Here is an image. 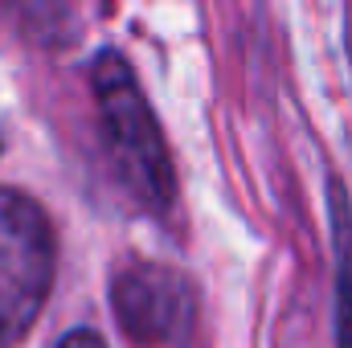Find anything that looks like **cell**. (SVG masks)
I'll list each match as a JSON object with an SVG mask.
<instances>
[{
  "instance_id": "3",
  "label": "cell",
  "mask_w": 352,
  "mask_h": 348,
  "mask_svg": "<svg viewBox=\"0 0 352 348\" xmlns=\"http://www.w3.org/2000/svg\"><path fill=\"white\" fill-rule=\"evenodd\" d=\"M111 303L131 340L164 345L192 316V287L164 262H131L115 274Z\"/></svg>"
},
{
  "instance_id": "4",
  "label": "cell",
  "mask_w": 352,
  "mask_h": 348,
  "mask_svg": "<svg viewBox=\"0 0 352 348\" xmlns=\"http://www.w3.org/2000/svg\"><path fill=\"white\" fill-rule=\"evenodd\" d=\"M58 348H107V345H102L98 332H90V328H74V332H66V336L58 340Z\"/></svg>"
},
{
  "instance_id": "2",
  "label": "cell",
  "mask_w": 352,
  "mask_h": 348,
  "mask_svg": "<svg viewBox=\"0 0 352 348\" xmlns=\"http://www.w3.org/2000/svg\"><path fill=\"white\" fill-rule=\"evenodd\" d=\"M54 283V230L41 205L0 188V345L21 340Z\"/></svg>"
},
{
  "instance_id": "1",
  "label": "cell",
  "mask_w": 352,
  "mask_h": 348,
  "mask_svg": "<svg viewBox=\"0 0 352 348\" xmlns=\"http://www.w3.org/2000/svg\"><path fill=\"white\" fill-rule=\"evenodd\" d=\"M90 83H94V107H98V123H102V144H107V156H111L119 184L148 213H164L176 193L173 160H168L160 123L135 83L127 58L115 50L98 54Z\"/></svg>"
}]
</instances>
